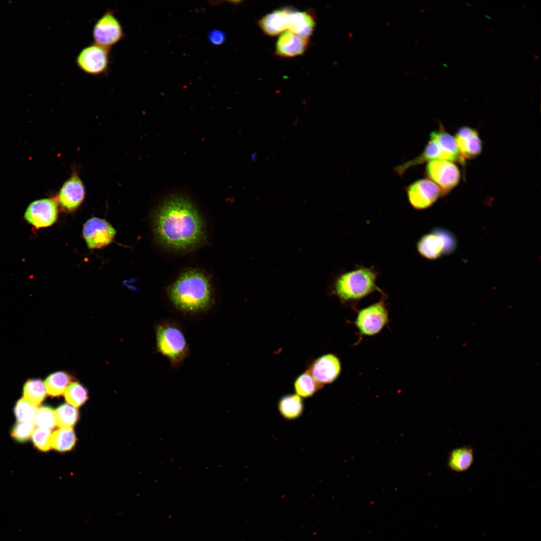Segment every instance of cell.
I'll list each match as a JSON object with an SVG mask.
<instances>
[{
  "mask_svg": "<svg viewBox=\"0 0 541 541\" xmlns=\"http://www.w3.org/2000/svg\"><path fill=\"white\" fill-rule=\"evenodd\" d=\"M157 238L165 246L184 250L199 244L204 236V224L195 205L188 198L171 195L162 200L153 218Z\"/></svg>",
  "mask_w": 541,
  "mask_h": 541,
  "instance_id": "6da1fadb",
  "label": "cell"
},
{
  "mask_svg": "<svg viewBox=\"0 0 541 541\" xmlns=\"http://www.w3.org/2000/svg\"><path fill=\"white\" fill-rule=\"evenodd\" d=\"M167 294L176 308L186 312L205 311L213 301L209 279L196 269H190L180 274L169 286Z\"/></svg>",
  "mask_w": 541,
  "mask_h": 541,
  "instance_id": "7a4b0ae2",
  "label": "cell"
},
{
  "mask_svg": "<svg viewBox=\"0 0 541 541\" xmlns=\"http://www.w3.org/2000/svg\"><path fill=\"white\" fill-rule=\"evenodd\" d=\"M377 276L373 266L357 265L337 277L334 283V292L343 302L358 301L374 291L381 292L376 285Z\"/></svg>",
  "mask_w": 541,
  "mask_h": 541,
  "instance_id": "3957f363",
  "label": "cell"
},
{
  "mask_svg": "<svg viewBox=\"0 0 541 541\" xmlns=\"http://www.w3.org/2000/svg\"><path fill=\"white\" fill-rule=\"evenodd\" d=\"M157 351L166 357L172 366L180 364L187 357L189 348L181 329L172 323H164L155 329Z\"/></svg>",
  "mask_w": 541,
  "mask_h": 541,
  "instance_id": "277c9868",
  "label": "cell"
},
{
  "mask_svg": "<svg viewBox=\"0 0 541 541\" xmlns=\"http://www.w3.org/2000/svg\"><path fill=\"white\" fill-rule=\"evenodd\" d=\"M456 245V239L452 233L437 228L422 236L417 242V248L421 256L435 259L452 252Z\"/></svg>",
  "mask_w": 541,
  "mask_h": 541,
  "instance_id": "5b68a950",
  "label": "cell"
},
{
  "mask_svg": "<svg viewBox=\"0 0 541 541\" xmlns=\"http://www.w3.org/2000/svg\"><path fill=\"white\" fill-rule=\"evenodd\" d=\"M110 50L95 43L81 50L77 56V67L84 73L93 76L107 73L110 63Z\"/></svg>",
  "mask_w": 541,
  "mask_h": 541,
  "instance_id": "8992f818",
  "label": "cell"
},
{
  "mask_svg": "<svg viewBox=\"0 0 541 541\" xmlns=\"http://www.w3.org/2000/svg\"><path fill=\"white\" fill-rule=\"evenodd\" d=\"M94 43L110 49L125 37L123 27L114 12L108 10L95 23L92 31Z\"/></svg>",
  "mask_w": 541,
  "mask_h": 541,
  "instance_id": "52a82bcc",
  "label": "cell"
},
{
  "mask_svg": "<svg viewBox=\"0 0 541 541\" xmlns=\"http://www.w3.org/2000/svg\"><path fill=\"white\" fill-rule=\"evenodd\" d=\"M388 322V310L380 300L360 310L354 324L361 334L371 336L379 333Z\"/></svg>",
  "mask_w": 541,
  "mask_h": 541,
  "instance_id": "ba28073f",
  "label": "cell"
},
{
  "mask_svg": "<svg viewBox=\"0 0 541 541\" xmlns=\"http://www.w3.org/2000/svg\"><path fill=\"white\" fill-rule=\"evenodd\" d=\"M425 173L429 179L439 187L442 195L455 187L460 178L458 167L451 161L443 159L428 162Z\"/></svg>",
  "mask_w": 541,
  "mask_h": 541,
  "instance_id": "9c48e42d",
  "label": "cell"
},
{
  "mask_svg": "<svg viewBox=\"0 0 541 541\" xmlns=\"http://www.w3.org/2000/svg\"><path fill=\"white\" fill-rule=\"evenodd\" d=\"M406 190L410 204L418 210L429 207L442 196L439 187L429 179L417 180L408 186Z\"/></svg>",
  "mask_w": 541,
  "mask_h": 541,
  "instance_id": "30bf717a",
  "label": "cell"
},
{
  "mask_svg": "<svg viewBox=\"0 0 541 541\" xmlns=\"http://www.w3.org/2000/svg\"><path fill=\"white\" fill-rule=\"evenodd\" d=\"M83 234L88 247L97 249L110 244L115 236L116 231L105 219L93 217L84 224Z\"/></svg>",
  "mask_w": 541,
  "mask_h": 541,
  "instance_id": "8fae6325",
  "label": "cell"
},
{
  "mask_svg": "<svg viewBox=\"0 0 541 541\" xmlns=\"http://www.w3.org/2000/svg\"><path fill=\"white\" fill-rule=\"evenodd\" d=\"M24 217L29 224L37 228L50 226L57 219V203L50 198L35 200L28 206Z\"/></svg>",
  "mask_w": 541,
  "mask_h": 541,
  "instance_id": "7c38bea8",
  "label": "cell"
},
{
  "mask_svg": "<svg viewBox=\"0 0 541 541\" xmlns=\"http://www.w3.org/2000/svg\"><path fill=\"white\" fill-rule=\"evenodd\" d=\"M341 364L339 359L335 355H324L312 363L308 372L321 385L334 382L339 376Z\"/></svg>",
  "mask_w": 541,
  "mask_h": 541,
  "instance_id": "4fadbf2b",
  "label": "cell"
},
{
  "mask_svg": "<svg viewBox=\"0 0 541 541\" xmlns=\"http://www.w3.org/2000/svg\"><path fill=\"white\" fill-rule=\"evenodd\" d=\"M85 188L83 182L74 173L63 185L58 195L61 206L67 211L76 209L85 197Z\"/></svg>",
  "mask_w": 541,
  "mask_h": 541,
  "instance_id": "5bb4252c",
  "label": "cell"
},
{
  "mask_svg": "<svg viewBox=\"0 0 541 541\" xmlns=\"http://www.w3.org/2000/svg\"><path fill=\"white\" fill-rule=\"evenodd\" d=\"M455 139L464 158H474L481 152L482 141L477 131L472 128L465 126L459 128L456 133Z\"/></svg>",
  "mask_w": 541,
  "mask_h": 541,
  "instance_id": "9a60e30c",
  "label": "cell"
},
{
  "mask_svg": "<svg viewBox=\"0 0 541 541\" xmlns=\"http://www.w3.org/2000/svg\"><path fill=\"white\" fill-rule=\"evenodd\" d=\"M290 9H278L262 17L258 25L262 32L273 37L288 31Z\"/></svg>",
  "mask_w": 541,
  "mask_h": 541,
  "instance_id": "2e32d148",
  "label": "cell"
},
{
  "mask_svg": "<svg viewBox=\"0 0 541 541\" xmlns=\"http://www.w3.org/2000/svg\"><path fill=\"white\" fill-rule=\"evenodd\" d=\"M308 45V39L289 31L281 34L276 44V52L282 57H294L303 54Z\"/></svg>",
  "mask_w": 541,
  "mask_h": 541,
  "instance_id": "e0dca14e",
  "label": "cell"
},
{
  "mask_svg": "<svg viewBox=\"0 0 541 541\" xmlns=\"http://www.w3.org/2000/svg\"><path fill=\"white\" fill-rule=\"evenodd\" d=\"M430 138L440 148L443 160L464 163V158L460 153L455 138L446 132L443 127L441 126L438 130L433 131L430 134Z\"/></svg>",
  "mask_w": 541,
  "mask_h": 541,
  "instance_id": "ac0fdd59",
  "label": "cell"
},
{
  "mask_svg": "<svg viewBox=\"0 0 541 541\" xmlns=\"http://www.w3.org/2000/svg\"><path fill=\"white\" fill-rule=\"evenodd\" d=\"M315 19L309 12L299 11L291 8L288 31L300 37L308 39L315 27Z\"/></svg>",
  "mask_w": 541,
  "mask_h": 541,
  "instance_id": "d6986e66",
  "label": "cell"
},
{
  "mask_svg": "<svg viewBox=\"0 0 541 541\" xmlns=\"http://www.w3.org/2000/svg\"><path fill=\"white\" fill-rule=\"evenodd\" d=\"M473 449L464 446L453 449L449 454L447 465L453 471L462 472L467 470L473 462Z\"/></svg>",
  "mask_w": 541,
  "mask_h": 541,
  "instance_id": "ffe728a7",
  "label": "cell"
},
{
  "mask_svg": "<svg viewBox=\"0 0 541 541\" xmlns=\"http://www.w3.org/2000/svg\"><path fill=\"white\" fill-rule=\"evenodd\" d=\"M278 410L285 419L293 420L300 417L304 411L302 399L297 394H288L279 401Z\"/></svg>",
  "mask_w": 541,
  "mask_h": 541,
  "instance_id": "44dd1931",
  "label": "cell"
},
{
  "mask_svg": "<svg viewBox=\"0 0 541 541\" xmlns=\"http://www.w3.org/2000/svg\"><path fill=\"white\" fill-rule=\"evenodd\" d=\"M71 376L65 372H57L51 374L45 380V387L48 393L52 396L63 394L71 384Z\"/></svg>",
  "mask_w": 541,
  "mask_h": 541,
  "instance_id": "7402d4cb",
  "label": "cell"
},
{
  "mask_svg": "<svg viewBox=\"0 0 541 541\" xmlns=\"http://www.w3.org/2000/svg\"><path fill=\"white\" fill-rule=\"evenodd\" d=\"M76 442L75 433L72 428H61L52 434L51 447L59 451L69 450Z\"/></svg>",
  "mask_w": 541,
  "mask_h": 541,
  "instance_id": "603a6c76",
  "label": "cell"
},
{
  "mask_svg": "<svg viewBox=\"0 0 541 541\" xmlns=\"http://www.w3.org/2000/svg\"><path fill=\"white\" fill-rule=\"evenodd\" d=\"M321 387L322 385L314 379L309 372L300 375L294 383L297 395L303 398L312 396Z\"/></svg>",
  "mask_w": 541,
  "mask_h": 541,
  "instance_id": "cb8c5ba5",
  "label": "cell"
},
{
  "mask_svg": "<svg viewBox=\"0 0 541 541\" xmlns=\"http://www.w3.org/2000/svg\"><path fill=\"white\" fill-rule=\"evenodd\" d=\"M45 384L39 379H31L26 382L24 387V398L34 405H39L46 395Z\"/></svg>",
  "mask_w": 541,
  "mask_h": 541,
  "instance_id": "d4e9b609",
  "label": "cell"
},
{
  "mask_svg": "<svg viewBox=\"0 0 541 541\" xmlns=\"http://www.w3.org/2000/svg\"><path fill=\"white\" fill-rule=\"evenodd\" d=\"M55 414L56 424L61 428H72L78 418L77 409L68 404L59 407Z\"/></svg>",
  "mask_w": 541,
  "mask_h": 541,
  "instance_id": "484cf974",
  "label": "cell"
},
{
  "mask_svg": "<svg viewBox=\"0 0 541 541\" xmlns=\"http://www.w3.org/2000/svg\"><path fill=\"white\" fill-rule=\"evenodd\" d=\"M67 402L75 407L83 405L88 399L86 389L78 382L71 383L65 392Z\"/></svg>",
  "mask_w": 541,
  "mask_h": 541,
  "instance_id": "4316f807",
  "label": "cell"
},
{
  "mask_svg": "<svg viewBox=\"0 0 541 541\" xmlns=\"http://www.w3.org/2000/svg\"><path fill=\"white\" fill-rule=\"evenodd\" d=\"M436 159L443 160V154L437 144L430 140L423 152L412 159V162L414 165L416 166Z\"/></svg>",
  "mask_w": 541,
  "mask_h": 541,
  "instance_id": "83f0119b",
  "label": "cell"
},
{
  "mask_svg": "<svg viewBox=\"0 0 541 541\" xmlns=\"http://www.w3.org/2000/svg\"><path fill=\"white\" fill-rule=\"evenodd\" d=\"M37 410L36 405L24 398L17 403L15 412L18 421H32L34 420Z\"/></svg>",
  "mask_w": 541,
  "mask_h": 541,
  "instance_id": "f1b7e54d",
  "label": "cell"
},
{
  "mask_svg": "<svg viewBox=\"0 0 541 541\" xmlns=\"http://www.w3.org/2000/svg\"><path fill=\"white\" fill-rule=\"evenodd\" d=\"M34 422L39 427L52 429L56 425L55 411L48 407L37 410Z\"/></svg>",
  "mask_w": 541,
  "mask_h": 541,
  "instance_id": "f546056e",
  "label": "cell"
},
{
  "mask_svg": "<svg viewBox=\"0 0 541 541\" xmlns=\"http://www.w3.org/2000/svg\"><path fill=\"white\" fill-rule=\"evenodd\" d=\"M32 434L33 442L38 448L42 451H47L50 449L52 436L50 429L38 427L34 430Z\"/></svg>",
  "mask_w": 541,
  "mask_h": 541,
  "instance_id": "4dcf8cb0",
  "label": "cell"
},
{
  "mask_svg": "<svg viewBox=\"0 0 541 541\" xmlns=\"http://www.w3.org/2000/svg\"><path fill=\"white\" fill-rule=\"evenodd\" d=\"M35 425L34 421H19L13 428L12 435L18 441H26L32 435L35 430Z\"/></svg>",
  "mask_w": 541,
  "mask_h": 541,
  "instance_id": "1f68e13d",
  "label": "cell"
},
{
  "mask_svg": "<svg viewBox=\"0 0 541 541\" xmlns=\"http://www.w3.org/2000/svg\"><path fill=\"white\" fill-rule=\"evenodd\" d=\"M209 41L215 46L223 44L225 41V35L224 32L218 29H214L210 31L208 35Z\"/></svg>",
  "mask_w": 541,
  "mask_h": 541,
  "instance_id": "d6a6232c",
  "label": "cell"
}]
</instances>
